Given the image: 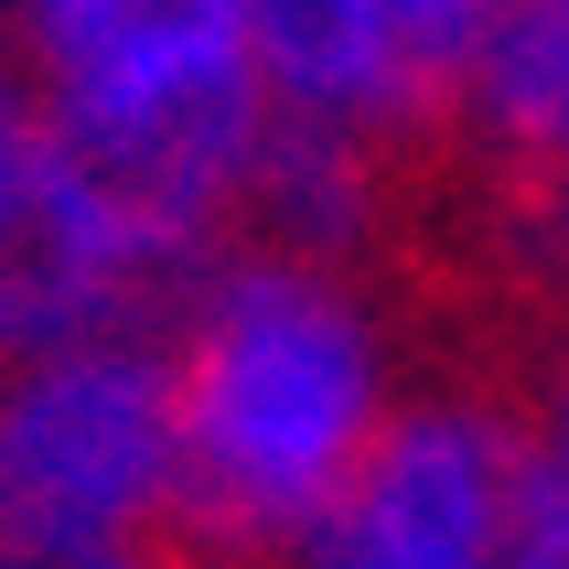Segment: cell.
<instances>
[{
    "label": "cell",
    "mask_w": 569,
    "mask_h": 569,
    "mask_svg": "<svg viewBox=\"0 0 569 569\" xmlns=\"http://www.w3.org/2000/svg\"><path fill=\"white\" fill-rule=\"evenodd\" d=\"M172 355V559L204 569H290L355 483V462L409 409V333L366 269L237 248L161 322Z\"/></svg>",
    "instance_id": "obj_1"
},
{
    "label": "cell",
    "mask_w": 569,
    "mask_h": 569,
    "mask_svg": "<svg viewBox=\"0 0 569 569\" xmlns=\"http://www.w3.org/2000/svg\"><path fill=\"white\" fill-rule=\"evenodd\" d=\"M0 43L76 172L140 204L193 258H226L269 151L248 0H0Z\"/></svg>",
    "instance_id": "obj_2"
},
{
    "label": "cell",
    "mask_w": 569,
    "mask_h": 569,
    "mask_svg": "<svg viewBox=\"0 0 569 569\" xmlns=\"http://www.w3.org/2000/svg\"><path fill=\"white\" fill-rule=\"evenodd\" d=\"M183 430L161 333L22 345L0 366V559L32 548H172Z\"/></svg>",
    "instance_id": "obj_3"
},
{
    "label": "cell",
    "mask_w": 569,
    "mask_h": 569,
    "mask_svg": "<svg viewBox=\"0 0 569 569\" xmlns=\"http://www.w3.org/2000/svg\"><path fill=\"white\" fill-rule=\"evenodd\" d=\"M538 495L527 409L495 387H409L290 569H516Z\"/></svg>",
    "instance_id": "obj_4"
},
{
    "label": "cell",
    "mask_w": 569,
    "mask_h": 569,
    "mask_svg": "<svg viewBox=\"0 0 569 569\" xmlns=\"http://www.w3.org/2000/svg\"><path fill=\"white\" fill-rule=\"evenodd\" d=\"M258 87L290 129H345V140H419L451 119V87L398 43L377 0H248Z\"/></svg>",
    "instance_id": "obj_5"
},
{
    "label": "cell",
    "mask_w": 569,
    "mask_h": 569,
    "mask_svg": "<svg viewBox=\"0 0 569 569\" xmlns=\"http://www.w3.org/2000/svg\"><path fill=\"white\" fill-rule=\"evenodd\" d=\"M451 129L516 193L569 204V0H506L483 22L473 64L451 87Z\"/></svg>",
    "instance_id": "obj_6"
},
{
    "label": "cell",
    "mask_w": 569,
    "mask_h": 569,
    "mask_svg": "<svg viewBox=\"0 0 569 569\" xmlns=\"http://www.w3.org/2000/svg\"><path fill=\"white\" fill-rule=\"evenodd\" d=\"M248 248L280 258H322V269H366L387 237V151L377 140H345V129H269L248 183Z\"/></svg>",
    "instance_id": "obj_7"
},
{
    "label": "cell",
    "mask_w": 569,
    "mask_h": 569,
    "mask_svg": "<svg viewBox=\"0 0 569 569\" xmlns=\"http://www.w3.org/2000/svg\"><path fill=\"white\" fill-rule=\"evenodd\" d=\"M527 441H538V495H527V548L516 569H569V333L548 355L538 398H527Z\"/></svg>",
    "instance_id": "obj_8"
},
{
    "label": "cell",
    "mask_w": 569,
    "mask_h": 569,
    "mask_svg": "<svg viewBox=\"0 0 569 569\" xmlns=\"http://www.w3.org/2000/svg\"><path fill=\"white\" fill-rule=\"evenodd\" d=\"M43 151H54L43 97H32V76L11 64V43H0V237H11V216H22V193H32V172H43Z\"/></svg>",
    "instance_id": "obj_9"
},
{
    "label": "cell",
    "mask_w": 569,
    "mask_h": 569,
    "mask_svg": "<svg viewBox=\"0 0 569 569\" xmlns=\"http://www.w3.org/2000/svg\"><path fill=\"white\" fill-rule=\"evenodd\" d=\"M0 569H183L172 548H32V559H0Z\"/></svg>",
    "instance_id": "obj_10"
},
{
    "label": "cell",
    "mask_w": 569,
    "mask_h": 569,
    "mask_svg": "<svg viewBox=\"0 0 569 569\" xmlns=\"http://www.w3.org/2000/svg\"><path fill=\"white\" fill-rule=\"evenodd\" d=\"M32 345V322H22V290H11V269H0V366Z\"/></svg>",
    "instance_id": "obj_11"
}]
</instances>
